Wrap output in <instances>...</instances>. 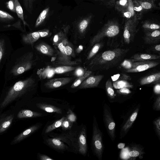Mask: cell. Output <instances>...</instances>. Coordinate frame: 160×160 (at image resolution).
<instances>
[{
  "label": "cell",
  "instance_id": "26",
  "mask_svg": "<svg viewBox=\"0 0 160 160\" xmlns=\"http://www.w3.org/2000/svg\"><path fill=\"white\" fill-rule=\"evenodd\" d=\"M42 115V114L38 112L29 110L24 109L19 112L17 115V117L19 118H22L39 117Z\"/></svg>",
  "mask_w": 160,
  "mask_h": 160
},
{
  "label": "cell",
  "instance_id": "33",
  "mask_svg": "<svg viewBox=\"0 0 160 160\" xmlns=\"http://www.w3.org/2000/svg\"><path fill=\"white\" fill-rule=\"evenodd\" d=\"M67 30L68 29H66L64 32L60 31L54 36L53 39V45L57 46L58 44L67 38Z\"/></svg>",
  "mask_w": 160,
  "mask_h": 160
},
{
  "label": "cell",
  "instance_id": "21",
  "mask_svg": "<svg viewBox=\"0 0 160 160\" xmlns=\"http://www.w3.org/2000/svg\"><path fill=\"white\" fill-rule=\"evenodd\" d=\"M160 72L155 73L143 77L140 80L141 85H144L151 83H160Z\"/></svg>",
  "mask_w": 160,
  "mask_h": 160
},
{
  "label": "cell",
  "instance_id": "51",
  "mask_svg": "<svg viewBox=\"0 0 160 160\" xmlns=\"http://www.w3.org/2000/svg\"><path fill=\"white\" fill-rule=\"evenodd\" d=\"M117 92L120 94L127 95L130 93L131 91L128 88H123L119 89L117 91Z\"/></svg>",
  "mask_w": 160,
  "mask_h": 160
},
{
  "label": "cell",
  "instance_id": "44",
  "mask_svg": "<svg viewBox=\"0 0 160 160\" xmlns=\"http://www.w3.org/2000/svg\"><path fill=\"white\" fill-rule=\"evenodd\" d=\"M153 124L156 134L160 139V117L155 119L153 122Z\"/></svg>",
  "mask_w": 160,
  "mask_h": 160
},
{
  "label": "cell",
  "instance_id": "31",
  "mask_svg": "<svg viewBox=\"0 0 160 160\" xmlns=\"http://www.w3.org/2000/svg\"><path fill=\"white\" fill-rule=\"evenodd\" d=\"M55 72L53 68H48L43 70H39L38 71L37 74L39 77L42 78L52 77Z\"/></svg>",
  "mask_w": 160,
  "mask_h": 160
},
{
  "label": "cell",
  "instance_id": "52",
  "mask_svg": "<svg viewBox=\"0 0 160 160\" xmlns=\"http://www.w3.org/2000/svg\"><path fill=\"white\" fill-rule=\"evenodd\" d=\"M132 61L130 59L124 61L121 63V65L126 69L130 68Z\"/></svg>",
  "mask_w": 160,
  "mask_h": 160
},
{
  "label": "cell",
  "instance_id": "48",
  "mask_svg": "<svg viewBox=\"0 0 160 160\" xmlns=\"http://www.w3.org/2000/svg\"><path fill=\"white\" fill-rule=\"evenodd\" d=\"M6 7L11 11L16 12V9L14 0H10L6 2Z\"/></svg>",
  "mask_w": 160,
  "mask_h": 160
},
{
  "label": "cell",
  "instance_id": "30",
  "mask_svg": "<svg viewBox=\"0 0 160 160\" xmlns=\"http://www.w3.org/2000/svg\"><path fill=\"white\" fill-rule=\"evenodd\" d=\"M14 116L10 115L7 116L0 123V133H2L8 129L10 126L13 119Z\"/></svg>",
  "mask_w": 160,
  "mask_h": 160
},
{
  "label": "cell",
  "instance_id": "42",
  "mask_svg": "<svg viewBox=\"0 0 160 160\" xmlns=\"http://www.w3.org/2000/svg\"><path fill=\"white\" fill-rule=\"evenodd\" d=\"M25 8L27 12L31 14L33 9V4L35 0H22Z\"/></svg>",
  "mask_w": 160,
  "mask_h": 160
},
{
  "label": "cell",
  "instance_id": "37",
  "mask_svg": "<svg viewBox=\"0 0 160 160\" xmlns=\"http://www.w3.org/2000/svg\"><path fill=\"white\" fill-rule=\"evenodd\" d=\"M76 67L71 66H61L54 68L55 73L62 74L74 70Z\"/></svg>",
  "mask_w": 160,
  "mask_h": 160
},
{
  "label": "cell",
  "instance_id": "57",
  "mask_svg": "<svg viewBox=\"0 0 160 160\" xmlns=\"http://www.w3.org/2000/svg\"><path fill=\"white\" fill-rule=\"evenodd\" d=\"M125 144L123 143H120L118 145V148L119 149H122L124 148Z\"/></svg>",
  "mask_w": 160,
  "mask_h": 160
},
{
  "label": "cell",
  "instance_id": "58",
  "mask_svg": "<svg viewBox=\"0 0 160 160\" xmlns=\"http://www.w3.org/2000/svg\"><path fill=\"white\" fill-rule=\"evenodd\" d=\"M155 49L158 52L160 51V44H157L154 47Z\"/></svg>",
  "mask_w": 160,
  "mask_h": 160
},
{
  "label": "cell",
  "instance_id": "8",
  "mask_svg": "<svg viewBox=\"0 0 160 160\" xmlns=\"http://www.w3.org/2000/svg\"><path fill=\"white\" fill-rule=\"evenodd\" d=\"M114 6L126 19L132 18L136 15L133 9L132 0H116Z\"/></svg>",
  "mask_w": 160,
  "mask_h": 160
},
{
  "label": "cell",
  "instance_id": "23",
  "mask_svg": "<svg viewBox=\"0 0 160 160\" xmlns=\"http://www.w3.org/2000/svg\"><path fill=\"white\" fill-rule=\"evenodd\" d=\"M160 58L159 56L156 55L147 53H136L131 57V60L132 62H138L158 59Z\"/></svg>",
  "mask_w": 160,
  "mask_h": 160
},
{
  "label": "cell",
  "instance_id": "14",
  "mask_svg": "<svg viewBox=\"0 0 160 160\" xmlns=\"http://www.w3.org/2000/svg\"><path fill=\"white\" fill-rule=\"evenodd\" d=\"M72 79V78L70 77L53 78L48 81L45 83V86L48 88L55 89L68 84Z\"/></svg>",
  "mask_w": 160,
  "mask_h": 160
},
{
  "label": "cell",
  "instance_id": "55",
  "mask_svg": "<svg viewBox=\"0 0 160 160\" xmlns=\"http://www.w3.org/2000/svg\"><path fill=\"white\" fill-rule=\"evenodd\" d=\"M154 92L157 94L160 95V83L155 84L153 88Z\"/></svg>",
  "mask_w": 160,
  "mask_h": 160
},
{
  "label": "cell",
  "instance_id": "47",
  "mask_svg": "<svg viewBox=\"0 0 160 160\" xmlns=\"http://www.w3.org/2000/svg\"><path fill=\"white\" fill-rule=\"evenodd\" d=\"M67 118L72 123L75 122L77 119V117L75 114L71 110L69 109L67 112Z\"/></svg>",
  "mask_w": 160,
  "mask_h": 160
},
{
  "label": "cell",
  "instance_id": "12",
  "mask_svg": "<svg viewBox=\"0 0 160 160\" xmlns=\"http://www.w3.org/2000/svg\"><path fill=\"white\" fill-rule=\"evenodd\" d=\"M103 77L102 75L89 76L79 86L78 88L82 89L97 87Z\"/></svg>",
  "mask_w": 160,
  "mask_h": 160
},
{
  "label": "cell",
  "instance_id": "22",
  "mask_svg": "<svg viewBox=\"0 0 160 160\" xmlns=\"http://www.w3.org/2000/svg\"><path fill=\"white\" fill-rule=\"evenodd\" d=\"M39 128V125H35L26 129L22 133L16 137L12 143L15 144L22 140L28 135L37 130Z\"/></svg>",
  "mask_w": 160,
  "mask_h": 160
},
{
  "label": "cell",
  "instance_id": "24",
  "mask_svg": "<svg viewBox=\"0 0 160 160\" xmlns=\"http://www.w3.org/2000/svg\"><path fill=\"white\" fill-rule=\"evenodd\" d=\"M144 153L143 148L139 145H136L132 146L128 153L129 159L135 160L137 157H140Z\"/></svg>",
  "mask_w": 160,
  "mask_h": 160
},
{
  "label": "cell",
  "instance_id": "29",
  "mask_svg": "<svg viewBox=\"0 0 160 160\" xmlns=\"http://www.w3.org/2000/svg\"><path fill=\"white\" fill-rule=\"evenodd\" d=\"M14 2L16 13L18 18L22 21L24 27L26 26L29 27V24L24 20L23 9L18 0H14Z\"/></svg>",
  "mask_w": 160,
  "mask_h": 160
},
{
  "label": "cell",
  "instance_id": "34",
  "mask_svg": "<svg viewBox=\"0 0 160 160\" xmlns=\"http://www.w3.org/2000/svg\"><path fill=\"white\" fill-rule=\"evenodd\" d=\"M49 10V8L48 7L44 9L41 12L36 22L35 27L37 28L40 26L43 23L48 16Z\"/></svg>",
  "mask_w": 160,
  "mask_h": 160
},
{
  "label": "cell",
  "instance_id": "1",
  "mask_svg": "<svg viewBox=\"0 0 160 160\" xmlns=\"http://www.w3.org/2000/svg\"><path fill=\"white\" fill-rule=\"evenodd\" d=\"M31 46H24L14 50L5 67V82L14 81L32 69L36 64V59Z\"/></svg>",
  "mask_w": 160,
  "mask_h": 160
},
{
  "label": "cell",
  "instance_id": "6",
  "mask_svg": "<svg viewBox=\"0 0 160 160\" xmlns=\"http://www.w3.org/2000/svg\"><path fill=\"white\" fill-rule=\"evenodd\" d=\"M13 51L9 38L5 35H0V73Z\"/></svg>",
  "mask_w": 160,
  "mask_h": 160
},
{
  "label": "cell",
  "instance_id": "5",
  "mask_svg": "<svg viewBox=\"0 0 160 160\" xmlns=\"http://www.w3.org/2000/svg\"><path fill=\"white\" fill-rule=\"evenodd\" d=\"M102 133L99 129L95 117H93L92 146L93 153L99 160H102L103 152Z\"/></svg>",
  "mask_w": 160,
  "mask_h": 160
},
{
  "label": "cell",
  "instance_id": "56",
  "mask_svg": "<svg viewBox=\"0 0 160 160\" xmlns=\"http://www.w3.org/2000/svg\"><path fill=\"white\" fill-rule=\"evenodd\" d=\"M39 158L41 160H53V159L50 157L44 154H40L39 155Z\"/></svg>",
  "mask_w": 160,
  "mask_h": 160
},
{
  "label": "cell",
  "instance_id": "41",
  "mask_svg": "<svg viewBox=\"0 0 160 160\" xmlns=\"http://www.w3.org/2000/svg\"><path fill=\"white\" fill-rule=\"evenodd\" d=\"M14 19V17L10 14L0 10V22H8Z\"/></svg>",
  "mask_w": 160,
  "mask_h": 160
},
{
  "label": "cell",
  "instance_id": "10",
  "mask_svg": "<svg viewBox=\"0 0 160 160\" xmlns=\"http://www.w3.org/2000/svg\"><path fill=\"white\" fill-rule=\"evenodd\" d=\"M68 42L67 38L57 46L59 51H58L57 57L56 62V64L61 65V66H72L78 63V61H72L71 58L65 53V46Z\"/></svg>",
  "mask_w": 160,
  "mask_h": 160
},
{
  "label": "cell",
  "instance_id": "49",
  "mask_svg": "<svg viewBox=\"0 0 160 160\" xmlns=\"http://www.w3.org/2000/svg\"><path fill=\"white\" fill-rule=\"evenodd\" d=\"M72 123L66 117L63 121L61 127L63 129H68L70 128L72 126Z\"/></svg>",
  "mask_w": 160,
  "mask_h": 160
},
{
  "label": "cell",
  "instance_id": "2",
  "mask_svg": "<svg viewBox=\"0 0 160 160\" xmlns=\"http://www.w3.org/2000/svg\"><path fill=\"white\" fill-rule=\"evenodd\" d=\"M129 48H115L95 55L88 66L93 70H106L118 66L123 60Z\"/></svg>",
  "mask_w": 160,
  "mask_h": 160
},
{
  "label": "cell",
  "instance_id": "54",
  "mask_svg": "<svg viewBox=\"0 0 160 160\" xmlns=\"http://www.w3.org/2000/svg\"><path fill=\"white\" fill-rule=\"evenodd\" d=\"M40 37H44L49 35L50 32L48 29H45L38 31Z\"/></svg>",
  "mask_w": 160,
  "mask_h": 160
},
{
  "label": "cell",
  "instance_id": "38",
  "mask_svg": "<svg viewBox=\"0 0 160 160\" xmlns=\"http://www.w3.org/2000/svg\"><path fill=\"white\" fill-rule=\"evenodd\" d=\"M134 11L138 20L141 19L145 12L141 6L134 0H132Z\"/></svg>",
  "mask_w": 160,
  "mask_h": 160
},
{
  "label": "cell",
  "instance_id": "45",
  "mask_svg": "<svg viewBox=\"0 0 160 160\" xmlns=\"http://www.w3.org/2000/svg\"><path fill=\"white\" fill-rule=\"evenodd\" d=\"M65 52L66 54L70 58L71 56L73 57L72 54H74V50L69 42L66 44L65 46Z\"/></svg>",
  "mask_w": 160,
  "mask_h": 160
},
{
  "label": "cell",
  "instance_id": "50",
  "mask_svg": "<svg viewBox=\"0 0 160 160\" xmlns=\"http://www.w3.org/2000/svg\"><path fill=\"white\" fill-rule=\"evenodd\" d=\"M153 109L156 111L160 110V95L156 98L153 106Z\"/></svg>",
  "mask_w": 160,
  "mask_h": 160
},
{
  "label": "cell",
  "instance_id": "39",
  "mask_svg": "<svg viewBox=\"0 0 160 160\" xmlns=\"http://www.w3.org/2000/svg\"><path fill=\"white\" fill-rule=\"evenodd\" d=\"M105 88L108 96L111 99L114 98L115 95L112 81L110 79H109L107 81L105 84Z\"/></svg>",
  "mask_w": 160,
  "mask_h": 160
},
{
  "label": "cell",
  "instance_id": "20",
  "mask_svg": "<svg viewBox=\"0 0 160 160\" xmlns=\"http://www.w3.org/2000/svg\"><path fill=\"white\" fill-rule=\"evenodd\" d=\"M142 7L145 12L153 10L159 9L155 0H134Z\"/></svg>",
  "mask_w": 160,
  "mask_h": 160
},
{
  "label": "cell",
  "instance_id": "25",
  "mask_svg": "<svg viewBox=\"0 0 160 160\" xmlns=\"http://www.w3.org/2000/svg\"><path fill=\"white\" fill-rule=\"evenodd\" d=\"M37 106L39 108L49 113H56L61 114L62 110L55 106L44 103H37Z\"/></svg>",
  "mask_w": 160,
  "mask_h": 160
},
{
  "label": "cell",
  "instance_id": "15",
  "mask_svg": "<svg viewBox=\"0 0 160 160\" xmlns=\"http://www.w3.org/2000/svg\"><path fill=\"white\" fill-rule=\"evenodd\" d=\"M40 38L38 31L24 33L21 35V42L23 45L31 46L33 48L34 43Z\"/></svg>",
  "mask_w": 160,
  "mask_h": 160
},
{
  "label": "cell",
  "instance_id": "43",
  "mask_svg": "<svg viewBox=\"0 0 160 160\" xmlns=\"http://www.w3.org/2000/svg\"><path fill=\"white\" fill-rule=\"evenodd\" d=\"M111 78L113 81L118 80H125L128 81L131 79L130 76L124 73H118L114 75L111 77Z\"/></svg>",
  "mask_w": 160,
  "mask_h": 160
},
{
  "label": "cell",
  "instance_id": "11",
  "mask_svg": "<svg viewBox=\"0 0 160 160\" xmlns=\"http://www.w3.org/2000/svg\"><path fill=\"white\" fill-rule=\"evenodd\" d=\"M159 64V62L150 60L132 62L131 68L126 69L125 72L128 73L140 72L155 67Z\"/></svg>",
  "mask_w": 160,
  "mask_h": 160
},
{
  "label": "cell",
  "instance_id": "35",
  "mask_svg": "<svg viewBox=\"0 0 160 160\" xmlns=\"http://www.w3.org/2000/svg\"><path fill=\"white\" fill-rule=\"evenodd\" d=\"M103 45V43L102 42H100L94 44L89 53L87 59L89 60L93 58L102 47Z\"/></svg>",
  "mask_w": 160,
  "mask_h": 160
},
{
  "label": "cell",
  "instance_id": "7",
  "mask_svg": "<svg viewBox=\"0 0 160 160\" xmlns=\"http://www.w3.org/2000/svg\"><path fill=\"white\" fill-rule=\"evenodd\" d=\"M138 21L137 15L132 18L126 20L123 34L124 42L125 44H129L133 41L138 31Z\"/></svg>",
  "mask_w": 160,
  "mask_h": 160
},
{
  "label": "cell",
  "instance_id": "16",
  "mask_svg": "<svg viewBox=\"0 0 160 160\" xmlns=\"http://www.w3.org/2000/svg\"><path fill=\"white\" fill-rule=\"evenodd\" d=\"M92 18L90 15L80 19L77 23L76 30L80 35H83L85 33Z\"/></svg>",
  "mask_w": 160,
  "mask_h": 160
},
{
  "label": "cell",
  "instance_id": "36",
  "mask_svg": "<svg viewBox=\"0 0 160 160\" xmlns=\"http://www.w3.org/2000/svg\"><path fill=\"white\" fill-rule=\"evenodd\" d=\"M92 72V71H90L88 70L86 71L83 75L78 77L75 80L71 86V88H75L79 86L87 77L91 74Z\"/></svg>",
  "mask_w": 160,
  "mask_h": 160
},
{
  "label": "cell",
  "instance_id": "32",
  "mask_svg": "<svg viewBox=\"0 0 160 160\" xmlns=\"http://www.w3.org/2000/svg\"><path fill=\"white\" fill-rule=\"evenodd\" d=\"M113 87L116 89H119L123 88H132L133 85L128 81L125 80H118L113 81Z\"/></svg>",
  "mask_w": 160,
  "mask_h": 160
},
{
  "label": "cell",
  "instance_id": "17",
  "mask_svg": "<svg viewBox=\"0 0 160 160\" xmlns=\"http://www.w3.org/2000/svg\"><path fill=\"white\" fill-rule=\"evenodd\" d=\"M139 109V108L136 109L122 127L120 132V138L124 137L128 132L137 117Z\"/></svg>",
  "mask_w": 160,
  "mask_h": 160
},
{
  "label": "cell",
  "instance_id": "53",
  "mask_svg": "<svg viewBox=\"0 0 160 160\" xmlns=\"http://www.w3.org/2000/svg\"><path fill=\"white\" fill-rule=\"evenodd\" d=\"M85 72L83 68L79 67L75 69L74 74L77 77H79L83 75Z\"/></svg>",
  "mask_w": 160,
  "mask_h": 160
},
{
  "label": "cell",
  "instance_id": "28",
  "mask_svg": "<svg viewBox=\"0 0 160 160\" xmlns=\"http://www.w3.org/2000/svg\"><path fill=\"white\" fill-rule=\"evenodd\" d=\"M142 27L144 30H160L159 24L149 20L143 21L142 23Z\"/></svg>",
  "mask_w": 160,
  "mask_h": 160
},
{
  "label": "cell",
  "instance_id": "18",
  "mask_svg": "<svg viewBox=\"0 0 160 160\" xmlns=\"http://www.w3.org/2000/svg\"><path fill=\"white\" fill-rule=\"evenodd\" d=\"M78 143L79 152L85 155L87 151V144L86 139V130L85 128H83L81 131L78 137Z\"/></svg>",
  "mask_w": 160,
  "mask_h": 160
},
{
  "label": "cell",
  "instance_id": "4",
  "mask_svg": "<svg viewBox=\"0 0 160 160\" xmlns=\"http://www.w3.org/2000/svg\"><path fill=\"white\" fill-rule=\"evenodd\" d=\"M120 27L118 22L115 20H108L90 41L91 46L100 42L105 37L112 38L119 33Z\"/></svg>",
  "mask_w": 160,
  "mask_h": 160
},
{
  "label": "cell",
  "instance_id": "9",
  "mask_svg": "<svg viewBox=\"0 0 160 160\" xmlns=\"http://www.w3.org/2000/svg\"><path fill=\"white\" fill-rule=\"evenodd\" d=\"M103 120L108 133L112 141L116 138L115 122L113 118L110 108L106 103L103 108Z\"/></svg>",
  "mask_w": 160,
  "mask_h": 160
},
{
  "label": "cell",
  "instance_id": "19",
  "mask_svg": "<svg viewBox=\"0 0 160 160\" xmlns=\"http://www.w3.org/2000/svg\"><path fill=\"white\" fill-rule=\"evenodd\" d=\"M35 49L38 52L49 56H53L55 51L52 47L48 44L43 42L40 43L34 46Z\"/></svg>",
  "mask_w": 160,
  "mask_h": 160
},
{
  "label": "cell",
  "instance_id": "13",
  "mask_svg": "<svg viewBox=\"0 0 160 160\" xmlns=\"http://www.w3.org/2000/svg\"><path fill=\"white\" fill-rule=\"evenodd\" d=\"M143 40L145 43L154 44L160 41V30H144Z\"/></svg>",
  "mask_w": 160,
  "mask_h": 160
},
{
  "label": "cell",
  "instance_id": "27",
  "mask_svg": "<svg viewBox=\"0 0 160 160\" xmlns=\"http://www.w3.org/2000/svg\"><path fill=\"white\" fill-rule=\"evenodd\" d=\"M48 143L52 147L60 150L64 149L66 147L65 144L59 139L56 138H50L47 140Z\"/></svg>",
  "mask_w": 160,
  "mask_h": 160
},
{
  "label": "cell",
  "instance_id": "3",
  "mask_svg": "<svg viewBox=\"0 0 160 160\" xmlns=\"http://www.w3.org/2000/svg\"><path fill=\"white\" fill-rule=\"evenodd\" d=\"M12 82L14 83L9 87L1 104V108L6 107L14 100L32 91L37 84L36 79L32 75L25 79Z\"/></svg>",
  "mask_w": 160,
  "mask_h": 160
},
{
  "label": "cell",
  "instance_id": "46",
  "mask_svg": "<svg viewBox=\"0 0 160 160\" xmlns=\"http://www.w3.org/2000/svg\"><path fill=\"white\" fill-rule=\"evenodd\" d=\"M100 2L103 5L108 7L114 6L116 0H93Z\"/></svg>",
  "mask_w": 160,
  "mask_h": 160
},
{
  "label": "cell",
  "instance_id": "40",
  "mask_svg": "<svg viewBox=\"0 0 160 160\" xmlns=\"http://www.w3.org/2000/svg\"><path fill=\"white\" fill-rule=\"evenodd\" d=\"M66 117H62L60 119L57 120L52 124L48 126L46 129L45 133H47L54 129L60 127L62 126V122Z\"/></svg>",
  "mask_w": 160,
  "mask_h": 160
}]
</instances>
